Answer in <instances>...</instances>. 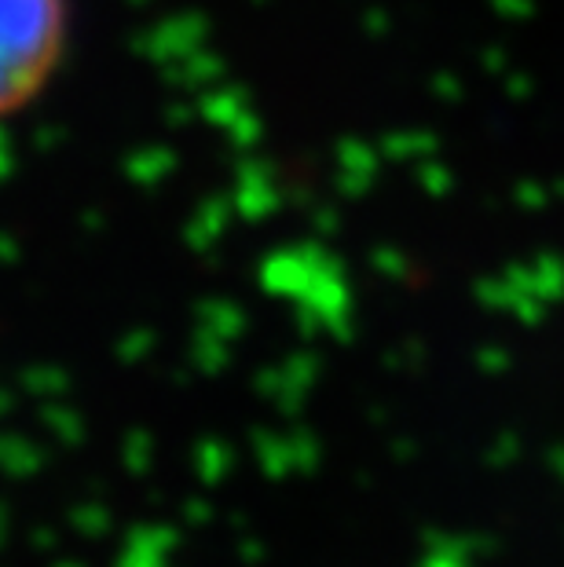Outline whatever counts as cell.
Listing matches in <instances>:
<instances>
[{"label": "cell", "instance_id": "6da1fadb", "mask_svg": "<svg viewBox=\"0 0 564 567\" xmlns=\"http://www.w3.org/2000/svg\"><path fill=\"white\" fill-rule=\"evenodd\" d=\"M66 0H0V114L27 106L59 66Z\"/></svg>", "mask_w": 564, "mask_h": 567}]
</instances>
